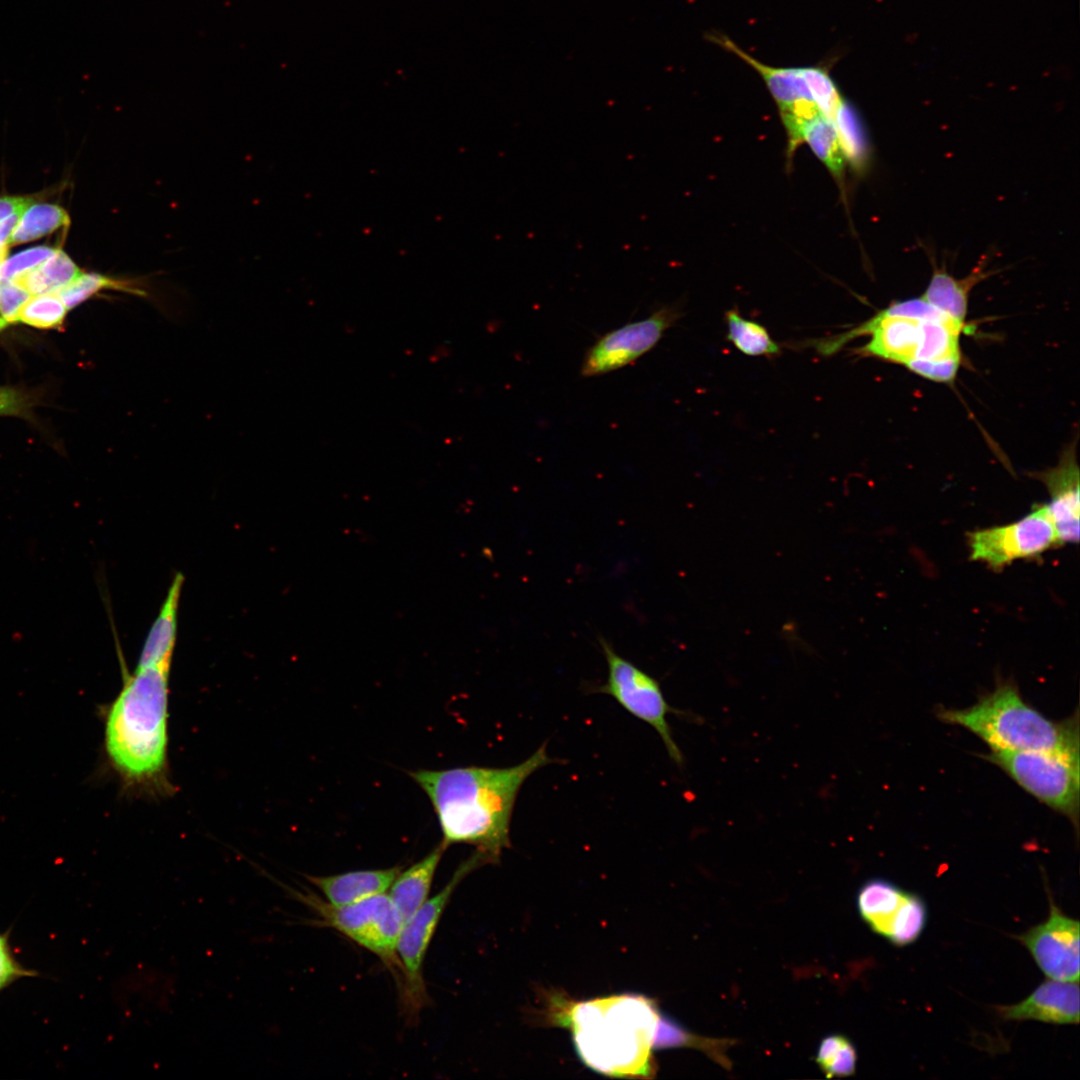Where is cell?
Masks as SVG:
<instances>
[{
    "instance_id": "1",
    "label": "cell",
    "mask_w": 1080,
    "mask_h": 1080,
    "mask_svg": "<svg viewBox=\"0 0 1080 1080\" xmlns=\"http://www.w3.org/2000/svg\"><path fill=\"white\" fill-rule=\"evenodd\" d=\"M555 762L541 745L523 762L505 768L457 767L410 771L429 798L437 816L441 844H469L498 861L510 847V825L517 795L537 770Z\"/></svg>"
},
{
    "instance_id": "2",
    "label": "cell",
    "mask_w": 1080,
    "mask_h": 1080,
    "mask_svg": "<svg viewBox=\"0 0 1080 1080\" xmlns=\"http://www.w3.org/2000/svg\"><path fill=\"white\" fill-rule=\"evenodd\" d=\"M555 1022L567 1027L585 1065L617 1078H651L661 1014L652 999L626 993L570 1002L556 999Z\"/></svg>"
},
{
    "instance_id": "3",
    "label": "cell",
    "mask_w": 1080,
    "mask_h": 1080,
    "mask_svg": "<svg viewBox=\"0 0 1080 1080\" xmlns=\"http://www.w3.org/2000/svg\"><path fill=\"white\" fill-rule=\"evenodd\" d=\"M112 626L123 685L106 715L105 749L128 784L162 785L167 766L170 666L136 667L128 673Z\"/></svg>"
},
{
    "instance_id": "4",
    "label": "cell",
    "mask_w": 1080,
    "mask_h": 1080,
    "mask_svg": "<svg viewBox=\"0 0 1080 1080\" xmlns=\"http://www.w3.org/2000/svg\"><path fill=\"white\" fill-rule=\"evenodd\" d=\"M962 324L940 311L922 297L895 302L859 326L833 337L810 344L829 356L850 340L871 335L870 341L855 353L865 357L899 363L905 367L916 361L961 362Z\"/></svg>"
},
{
    "instance_id": "5",
    "label": "cell",
    "mask_w": 1080,
    "mask_h": 1080,
    "mask_svg": "<svg viewBox=\"0 0 1080 1080\" xmlns=\"http://www.w3.org/2000/svg\"><path fill=\"white\" fill-rule=\"evenodd\" d=\"M939 718L963 727L990 751H1042L1079 756L1078 713L1053 721L1027 703L1011 682L999 683L975 704L963 709H943Z\"/></svg>"
},
{
    "instance_id": "6",
    "label": "cell",
    "mask_w": 1080,
    "mask_h": 1080,
    "mask_svg": "<svg viewBox=\"0 0 1080 1080\" xmlns=\"http://www.w3.org/2000/svg\"><path fill=\"white\" fill-rule=\"evenodd\" d=\"M288 891L313 911L320 925L335 929L376 955L401 987L402 966L397 945L403 921L387 893L349 905L335 906L309 890L301 892L289 888Z\"/></svg>"
},
{
    "instance_id": "7",
    "label": "cell",
    "mask_w": 1080,
    "mask_h": 1080,
    "mask_svg": "<svg viewBox=\"0 0 1080 1080\" xmlns=\"http://www.w3.org/2000/svg\"><path fill=\"white\" fill-rule=\"evenodd\" d=\"M1020 787L1077 828L1080 808V757L1042 751H990L984 756Z\"/></svg>"
},
{
    "instance_id": "8",
    "label": "cell",
    "mask_w": 1080,
    "mask_h": 1080,
    "mask_svg": "<svg viewBox=\"0 0 1080 1080\" xmlns=\"http://www.w3.org/2000/svg\"><path fill=\"white\" fill-rule=\"evenodd\" d=\"M486 857L475 850L461 863L449 882L426 902L403 924L397 954L402 966L401 1001L405 1014L415 1020L428 1002L423 976L424 961L428 947L440 919L459 883L473 870L487 864Z\"/></svg>"
},
{
    "instance_id": "9",
    "label": "cell",
    "mask_w": 1080,
    "mask_h": 1080,
    "mask_svg": "<svg viewBox=\"0 0 1080 1080\" xmlns=\"http://www.w3.org/2000/svg\"><path fill=\"white\" fill-rule=\"evenodd\" d=\"M608 667L604 684L591 692L612 697L624 710L649 724L659 735L672 761L681 766L683 755L671 733L669 714L686 715L669 705L659 682L634 663L620 656L604 638L599 639Z\"/></svg>"
},
{
    "instance_id": "10",
    "label": "cell",
    "mask_w": 1080,
    "mask_h": 1080,
    "mask_svg": "<svg viewBox=\"0 0 1080 1080\" xmlns=\"http://www.w3.org/2000/svg\"><path fill=\"white\" fill-rule=\"evenodd\" d=\"M970 559L1000 570L1015 560L1033 559L1059 545L1046 503L1010 524L968 533Z\"/></svg>"
},
{
    "instance_id": "11",
    "label": "cell",
    "mask_w": 1080,
    "mask_h": 1080,
    "mask_svg": "<svg viewBox=\"0 0 1080 1080\" xmlns=\"http://www.w3.org/2000/svg\"><path fill=\"white\" fill-rule=\"evenodd\" d=\"M680 317L677 306H663L643 320L603 335L587 351L581 366L582 376L602 375L635 361L650 351Z\"/></svg>"
},
{
    "instance_id": "12",
    "label": "cell",
    "mask_w": 1080,
    "mask_h": 1080,
    "mask_svg": "<svg viewBox=\"0 0 1080 1080\" xmlns=\"http://www.w3.org/2000/svg\"><path fill=\"white\" fill-rule=\"evenodd\" d=\"M1079 921L1065 915L1052 901L1047 920L1017 939L1050 979L1079 980Z\"/></svg>"
},
{
    "instance_id": "13",
    "label": "cell",
    "mask_w": 1080,
    "mask_h": 1080,
    "mask_svg": "<svg viewBox=\"0 0 1080 1080\" xmlns=\"http://www.w3.org/2000/svg\"><path fill=\"white\" fill-rule=\"evenodd\" d=\"M1047 487L1046 503L1059 545L1079 541V467L1074 449H1068L1057 466L1038 474Z\"/></svg>"
},
{
    "instance_id": "14",
    "label": "cell",
    "mask_w": 1080,
    "mask_h": 1080,
    "mask_svg": "<svg viewBox=\"0 0 1080 1080\" xmlns=\"http://www.w3.org/2000/svg\"><path fill=\"white\" fill-rule=\"evenodd\" d=\"M1005 1020H1036L1051 1024L1079 1023L1078 982L1048 979L1025 1000L997 1008Z\"/></svg>"
},
{
    "instance_id": "15",
    "label": "cell",
    "mask_w": 1080,
    "mask_h": 1080,
    "mask_svg": "<svg viewBox=\"0 0 1080 1080\" xmlns=\"http://www.w3.org/2000/svg\"><path fill=\"white\" fill-rule=\"evenodd\" d=\"M401 866L350 871L329 876L306 875L321 897L331 905L343 906L387 893Z\"/></svg>"
},
{
    "instance_id": "16",
    "label": "cell",
    "mask_w": 1080,
    "mask_h": 1080,
    "mask_svg": "<svg viewBox=\"0 0 1080 1080\" xmlns=\"http://www.w3.org/2000/svg\"><path fill=\"white\" fill-rule=\"evenodd\" d=\"M184 575L177 572L142 646L137 667L170 666L177 640V620Z\"/></svg>"
},
{
    "instance_id": "17",
    "label": "cell",
    "mask_w": 1080,
    "mask_h": 1080,
    "mask_svg": "<svg viewBox=\"0 0 1080 1080\" xmlns=\"http://www.w3.org/2000/svg\"><path fill=\"white\" fill-rule=\"evenodd\" d=\"M446 848L440 843L425 857L401 870L387 894L403 924L426 902L433 879Z\"/></svg>"
},
{
    "instance_id": "18",
    "label": "cell",
    "mask_w": 1080,
    "mask_h": 1080,
    "mask_svg": "<svg viewBox=\"0 0 1080 1080\" xmlns=\"http://www.w3.org/2000/svg\"><path fill=\"white\" fill-rule=\"evenodd\" d=\"M988 275L979 266L969 276L956 279L945 268H935L921 297L957 322L965 324L969 292L978 281Z\"/></svg>"
},
{
    "instance_id": "19",
    "label": "cell",
    "mask_w": 1080,
    "mask_h": 1080,
    "mask_svg": "<svg viewBox=\"0 0 1080 1080\" xmlns=\"http://www.w3.org/2000/svg\"><path fill=\"white\" fill-rule=\"evenodd\" d=\"M906 895L907 892L888 881L870 880L858 892L859 913L874 932L887 937Z\"/></svg>"
},
{
    "instance_id": "20",
    "label": "cell",
    "mask_w": 1080,
    "mask_h": 1080,
    "mask_svg": "<svg viewBox=\"0 0 1080 1080\" xmlns=\"http://www.w3.org/2000/svg\"><path fill=\"white\" fill-rule=\"evenodd\" d=\"M82 272L63 251H57L39 266L12 281L24 287L31 295L57 293L74 281Z\"/></svg>"
},
{
    "instance_id": "21",
    "label": "cell",
    "mask_w": 1080,
    "mask_h": 1080,
    "mask_svg": "<svg viewBox=\"0 0 1080 1080\" xmlns=\"http://www.w3.org/2000/svg\"><path fill=\"white\" fill-rule=\"evenodd\" d=\"M833 121L845 162H848L853 170L863 172L869 161L870 152L863 125L856 111L843 99Z\"/></svg>"
},
{
    "instance_id": "22",
    "label": "cell",
    "mask_w": 1080,
    "mask_h": 1080,
    "mask_svg": "<svg viewBox=\"0 0 1080 1080\" xmlns=\"http://www.w3.org/2000/svg\"><path fill=\"white\" fill-rule=\"evenodd\" d=\"M727 339L748 356L773 358L781 354V346L772 339L761 324L743 318L735 309L725 313Z\"/></svg>"
},
{
    "instance_id": "23",
    "label": "cell",
    "mask_w": 1080,
    "mask_h": 1080,
    "mask_svg": "<svg viewBox=\"0 0 1080 1080\" xmlns=\"http://www.w3.org/2000/svg\"><path fill=\"white\" fill-rule=\"evenodd\" d=\"M802 142L809 145L836 180H843L845 159L833 119L822 114L808 122L802 131Z\"/></svg>"
},
{
    "instance_id": "24",
    "label": "cell",
    "mask_w": 1080,
    "mask_h": 1080,
    "mask_svg": "<svg viewBox=\"0 0 1080 1080\" xmlns=\"http://www.w3.org/2000/svg\"><path fill=\"white\" fill-rule=\"evenodd\" d=\"M70 223L67 212L54 204H31L21 215L8 244L15 245L43 237Z\"/></svg>"
},
{
    "instance_id": "25",
    "label": "cell",
    "mask_w": 1080,
    "mask_h": 1080,
    "mask_svg": "<svg viewBox=\"0 0 1080 1080\" xmlns=\"http://www.w3.org/2000/svg\"><path fill=\"white\" fill-rule=\"evenodd\" d=\"M104 289H113L136 296L146 295L145 290L133 280L116 279L98 273H82L57 294L69 310Z\"/></svg>"
},
{
    "instance_id": "26",
    "label": "cell",
    "mask_w": 1080,
    "mask_h": 1080,
    "mask_svg": "<svg viewBox=\"0 0 1080 1080\" xmlns=\"http://www.w3.org/2000/svg\"><path fill=\"white\" fill-rule=\"evenodd\" d=\"M727 1045L728 1041L699 1037L698 1035L691 1034L684 1030L672 1019L663 1017L662 1015L660 1017L655 1039V1049L682 1046L699 1048L707 1054L712 1055V1057L722 1065L728 1067V1060L723 1052Z\"/></svg>"
},
{
    "instance_id": "27",
    "label": "cell",
    "mask_w": 1080,
    "mask_h": 1080,
    "mask_svg": "<svg viewBox=\"0 0 1080 1080\" xmlns=\"http://www.w3.org/2000/svg\"><path fill=\"white\" fill-rule=\"evenodd\" d=\"M857 1054L849 1039L842 1035L825 1037L816 1054V1062L827 1077H844L854 1074Z\"/></svg>"
},
{
    "instance_id": "28",
    "label": "cell",
    "mask_w": 1080,
    "mask_h": 1080,
    "mask_svg": "<svg viewBox=\"0 0 1080 1080\" xmlns=\"http://www.w3.org/2000/svg\"><path fill=\"white\" fill-rule=\"evenodd\" d=\"M926 918V907L922 899L907 893L886 938L898 946L910 944L922 933Z\"/></svg>"
},
{
    "instance_id": "29",
    "label": "cell",
    "mask_w": 1080,
    "mask_h": 1080,
    "mask_svg": "<svg viewBox=\"0 0 1080 1080\" xmlns=\"http://www.w3.org/2000/svg\"><path fill=\"white\" fill-rule=\"evenodd\" d=\"M67 311L57 293L32 295L22 306L17 322L36 328H54L62 324Z\"/></svg>"
},
{
    "instance_id": "30",
    "label": "cell",
    "mask_w": 1080,
    "mask_h": 1080,
    "mask_svg": "<svg viewBox=\"0 0 1080 1080\" xmlns=\"http://www.w3.org/2000/svg\"><path fill=\"white\" fill-rule=\"evenodd\" d=\"M56 251L57 248L40 246L29 248L6 258L0 267V280H14L39 266Z\"/></svg>"
},
{
    "instance_id": "31",
    "label": "cell",
    "mask_w": 1080,
    "mask_h": 1080,
    "mask_svg": "<svg viewBox=\"0 0 1080 1080\" xmlns=\"http://www.w3.org/2000/svg\"><path fill=\"white\" fill-rule=\"evenodd\" d=\"M32 295L15 281L0 280V313L8 324L17 322L22 306Z\"/></svg>"
},
{
    "instance_id": "32",
    "label": "cell",
    "mask_w": 1080,
    "mask_h": 1080,
    "mask_svg": "<svg viewBox=\"0 0 1080 1080\" xmlns=\"http://www.w3.org/2000/svg\"><path fill=\"white\" fill-rule=\"evenodd\" d=\"M959 361H916L906 366L915 374L937 382H951L960 367Z\"/></svg>"
},
{
    "instance_id": "33",
    "label": "cell",
    "mask_w": 1080,
    "mask_h": 1080,
    "mask_svg": "<svg viewBox=\"0 0 1080 1080\" xmlns=\"http://www.w3.org/2000/svg\"><path fill=\"white\" fill-rule=\"evenodd\" d=\"M33 975V971L25 969L16 961L7 936L0 934V990L19 978Z\"/></svg>"
},
{
    "instance_id": "34",
    "label": "cell",
    "mask_w": 1080,
    "mask_h": 1080,
    "mask_svg": "<svg viewBox=\"0 0 1080 1080\" xmlns=\"http://www.w3.org/2000/svg\"><path fill=\"white\" fill-rule=\"evenodd\" d=\"M27 410L28 401L22 392L0 386V415H25Z\"/></svg>"
},
{
    "instance_id": "35",
    "label": "cell",
    "mask_w": 1080,
    "mask_h": 1080,
    "mask_svg": "<svg viewBox=\"0 0 1080 1080\" xmlns=\"http://www.w3.org/2000/svg\"><path fill=\"white\" fill-rule=\"evenodd\" d=\"M34 200L27 196H6L0 198V221L10 215L26 210Z\"/></svg>"
},
{
    "instance_id": "36",
    "label": "cell",
    "mask_w": 1080,
    "mask_h": 1080,
    "mask_svg": "<svg viewBox=\"0 0 1080 1080\" xmlns=\"http://www.w3.org/2000/svg\"><path fill=\"white\" fill-rule=\"evenodd\" d=\"M24 211L16 212L0 221V247L8 244L9 238Z\"/></svg>"
},
{
    "instance_id": "37",
    "label": "cell",
    "mask_w": 1080,
    "mask_h": 1080,
    "mask_svg": "<svg viewBox=\"0 0 1080 1080\" xmlns=\"http://www.w3.org/2000/svg\"><path fill=\"white\" fill-rule=\"evenodd\" d=\"M9 245L5 244L0 247V267L7 258Z\"/></svg>"
},
{
    "instance_id": "38",
    "label": "cell",
    "mask_w": 1080,
    "mask_h": 1080,
    "mask_svg": "<svg viewBox=\"0 0 1080 1080\" xmlns=\"http://www.w3.org/2000/svg\"><path fill=\"white\" fill-rule=\"evenodd\" d=\"M6 325L7 323L2 318H0V330L3 329Z\"/></svg>"
}]
</instances>
